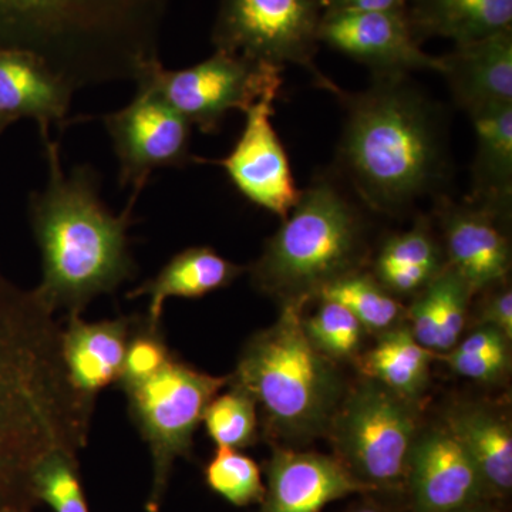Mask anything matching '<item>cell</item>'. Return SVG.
<instances>
[{"mask_svg":"<svg viewBox=\"0 0 512 512\" xmlns=\"http://www.w3.org/2000/svg\"><path fill=\"white\" fill-rule=\"evenodd\" d=\"M278 94L279 90L264 94L245 111L247 121L237 144L227 157L212 163L224 168L232 185L249 202L285 220L301 191L272 124Z\"/></svg>","mask_w":512,"mask_h":512,"instance_id":"7c38bea8","label":"cell"},{"mask_svg":"<svg viewBox=\"0 0 512 512\" xmlns=\"http://www.w3.org/2000/svg\"><path fill=\"white\" fill-rule=\"evenodd\" d=\"M136 318L84 322L80 315H69L62 332L64 365L73 386L90 399L119 382L123 373L128 339Z\"/></svg>","mask_w":512,"mask_h":512,"instance_id":"d6986e66","label":"cell"},{"mask_svg":"<svg viewBox=\"0 0 512 512\" xmlns=\"http://www.w3.org/2000/svg\"><path fill=\"white\" fill-rule=\"evenodd\" d=\"M394 266H421L434 272L446 268L441 261L439 245L424 222L384 242L377 256L376 269Z\"/></svg>","mask_w":512,"mask_h":512,"instance_id":"d6a6232c","label":"cell"},{"mask_svg":"<svg viewBox=\"0 0 512 512\" xmlns=\"http://www.w3.org/2000/svg\"><path fill=\"white\" fill-rule=\"evenodd\" d=\"M322 0H220L212 43L215 50L313 74L320 87L343 92L316 67Z\"/></svg>","mask_w":512,"mask_h":512,"instance_id":"ba28073f","label":"cell"},{"mask_svg":"<svg viewBox=\"0 0 512 512\" xmlns=\"http://www.w3.org/2000/svg\"><path fill=\"white\" fill-rule=\"evenodd\" d=\"M47 183L30 200V221L40 252L43 279L36 291L53 309L80 315L101 293H111L136 275L128 228L138 194L120 215L100 198V177L90 165L63 168L60 147L40 130Z\"/></svg>","mask_w":512,"mask_h":512,"instance_id":"7a4b0ae2","label":"cell"},{"mask_svg":"<svg viewBox=\"0 0 512 512\" xmlns=\"http://www.w3.org/2000/svg\"><path fill=\"white\" fill-rule=\"evenodd\" d=\"M500 212L507 211L480 201H440L448 266L463 278L471 293L500 284L510 272V244L495 221Z\"/></svg>","mask_w":512,"mask_h":512,"instance_id":"9a60e30c","label":"cell"},{"mask_svg":"<svg viewBox=\"0 0 512 512\" xmlns=\"http://www.w3.org/2000/svg\"><path fill=\"white\" fill-rule=\"evenodd\" d=\"M417 40L444 37L456 45L512 30V0H409Z\"/></svg>","mask_w":512,"mask_h":512,"instance_id":"44dd1931","label":"cell"},{"mask_svg":"<svg viewBox=\"0 0 512 512\" xmlns=\"http://www.w3.org/2000/svg\"><path fill=\"white\" fill-rule=\"evenodd\" d=\"M440 59V74L468 116L512 104V30L456 45Z\"/></svg>","mask_w":512,"mask_h":512,"instance_id":"e0dca14e","label":"cell"},{"mask_svg":"<svg viewBox=\"0 0 512 512\" xmlns=\"http://www.w3.org/2000/svg\"><path fill=\"white\" fill-rule=\"evenodd\" d=\"M173 356L165 345L160 326H153L147 318H136L128 339L123 373V384L137 383L156 375L158 370Z\"/></svg>","mask_w":512,"mask_h":512,"instance_id":"1f68e13d","label":"cell"},{"mask_svg":"<svg viewBox=\"0 0 512 512\" xmlns=\"http://www.w3.org/2000/svg\"><path fill=\"white\" fill-rule=\"evenodd\" d=\"M440 272L421 266H394V268L376 269L377 282L386 291L410 293L423 291Z\"/></svg>","mask_w":512,"mask_h":512,"instance_id":"836d02e7","label":"cell"},{"mask_svg":"<svg viewBox=\"0 0 512 512\" xmlns=\"http://www.w3.org/2000/svg\"><path fill=\"white\" fill-rule=\"evenodd\" d=\"M305 302L285 301L275 325L249 340L229 379L262 407L276 434L295 439L325 430L339 396L328 356L306 335L301 316Z\"/></svg>","mask_w":512,"mask_h":512,"instance_id":"5b68a950","label":"cell"},{"mask_svg":"<svg viewBox=\"0 0 512 512\" xmlns=\"http://www.w3.org/2000/svg\"><path fill=\"white\" fill-rule=\"evenodd\" d=\"M73 92L39 57L0 47V117L6 123L30 117L40 130H49L66 119Z\"/></svg>","mask_w":512,"mask_h":512,"instance_id":"ac0fdd59","label":"cell"},{"mask_svg":"<svg viewBox=\"0 0 512 512\" xmlns=\"http://www.w3.org/2000/svg\"><path fill=\"white\" fill-rule=\"evenodd\" d=\"M5 124H8V123H6V121L3 120L2 117H0V130H2V127L5 126Z\"/></svg>","mask_w":512,"mask_h":512,"instance_id":"f35d334b","label":"cell"},{"mask_svg":"<svg viewBox=\"0 0 512 512\" xmlns=\"http://www.w3.org/2000/svg\"><path fill=\"white\" fill-rule=\"evenodd\" d=\"M119 160L121 187L140 195L158 168L192 163L191 124L146 82L123 109L103 117Z\"/></svg>","mask_w":512,"mask_h":512,"instance_id":"8fae6325","label":"cell"},{"mask_svg":"<svg viewBox=\"0 0 512 512\" xmlns=\"http://www.w3.org/2000/svg\"><path fill=\"white\" fill-rule=\"evenodd\" d=\"M484 325L494 326L508 340L512 339V293L511 289L495 293L484 308Z\"/></svg>","mask_w":512,"mask_h":512,"instance_id":"e575fe53","label":"cell"},{"mask_svg":"<svg viewBox=\"0 0 512 512\" xmlns=\"http://www.w3.org/2000/svg\"><path fill=\"white\" fill-rule=\"evenodd\" d=\"M330 423L338 458L360 483L372 491L393 490L407 480L416 440L409 400L372 380L353 390Z\"/></svg>","mask_w":512,"mask_h":512,"instance_id":"52a82bcc","label":"cell"},{"mask_svg":"<svg viewBox=\"0 0 512 512\" xmlns=\"http://www.w3.org/2000/svg\"><path fill=\"white\" fill-rule=\"evenodd\" d=\"M407 483L414 512H456L485 495L473 458L448 429L431 430L414 440Z\"/></svg>","mask_w":512,"mask_h":512,"instance_id":"5bb4252c","label":"cell"},{"mask_svg":"<svg viewBox=\"0 0 512 512\" xmlns=\"http://www.w3.org/2000/svg\"><path fill=\"white\" fill-rule=\"evenodd\" d=\"M325 43L372 69L373 76L440 73V57L421 49L406 10L389 12H323L319 28Z\"/></svg>","mask_w":512,"mask_h":512,"instance_id":"4fadbf2b","label":"cell"},{"mask_svg":"<svg viewBox=\"0 0 512 512\" xmlns=\"http://www.w3.org/2000/svg\"><path fill=\"white\" fill-rule=\"evenodd\" d=\"M244 271V266L228 261L210 247L187 248L171 258L156 278L134 289L130 298H150L147 320L158 328L168 298H201L231 285Z\"/></svg>","mask_w":512,"mask_h":512,"instance_id":"ffe728a7","label":"cell"},{"mask_svg":"<svg viewBox=\"0 0 512 512\" xmlns=\"http://www.w3.org/2000/svg\"><path fill=\"white\" fill-rule=\"evenodd\" d=\"M73 458L70 454H53L33 476L35 497L46 501L55 512H89Z\"/></svg>","mask_w":512,"mask_h":512,"instance_id":"f546056e","label":"cell"},{"mask_svg":"<svg viewBox=\"0 0 512 512\" xmlns=\"http://www.w3.org/2000/svg\"><path fill=\"white\" fill-rule=\"evenodd\" d=\"M282 70L248 57L215 50L214 55L181 70L165 69L156 60L137 82H146L191 126L202 133L220 130L229 111H247L272 90H281Z\"/></svg>","mask_w":512,"mask_h":512,"instance_id":"30bf717a","label":"cell"},{"mask_svg":"<svg viewBox=\"0 0 512 512\" xmlns=\"http://www.w3.org/2000/svg\"><path fill=\"white\" fill-rule=\"evenodd\" d=\"M228 383V377L207 375L174 356L141 382L123 384L131 419L153 456L154 487L150 508L160 500L175 458L188 456L192 436L205 407Z\"/></svg>","mask_w":512,"mask_h":512,"instance_id":"9c48e42d","label":"cell"},{"mask_svg":"<svg viewBox=\"0 0 512 512\" xmlns=\"http://www.w3.org/2000/svg\"><path fill=\"white\" fill-rule=\"evenodd\" d=\"M407 5L409 0H322L323 12H389Z\"/></svg>","mask_w":512,"mask_h":512,"instance_id":"d590c367","label":"cell"},{"mask_svg":"<svg viewBox=\"0 0 512 512\" xmlns=\"http://www.w3.org/2000/svg\"><path fill=\"white\" fill-rule=\"evenodd\" d=\"M477 134L474 200L510 210L512 197V104L471 114Z\"/></svg>","mask_w":512,"mask_h":512,"instance_id":"603a6c76","label":"cell"},{"mask_svg":"<svg viewBox=\"0 0 512 512\" xmlns=\"http://www.w3.org/2000/svg\"><path fill=\"white\" fill-rule=\"evenodd\" d=\"M339 164L369 207L397 211L439 184L444 146L439 114L407 76H375L346 94Z\"/></svg>","mask_w":512,"mask_h":512,"instance_id":"277c9868","label":"cell"},{"mask_svg":"<svg viewBox=\"0 0 512 512\" xmlns=\"http://www.w3.org/2000/svg\"><path fill=\"white\" fill-rule=\"evenodd\" d=\"M447 429L461 441L476 464L485 495L505 497L512 488L510 424L484 409H461L448 417Z\"/></svg>","mask_w":512,"mask_h":512,"instance_id":"7402d4cb","label":"cell"},{"mask_svg":"<svg viewBox=\"0 0 512 512\" xmlns=\"http://www.w3.org/2000/svg\"><path fill=\"white\" fill-rule=\"evenodd\" d=\"M55 315L36 289L0 272V512L35 497L37 467L74 456L89 436L94 399L70 380Z\"/></svg>","mask_w":512,"mask_h":512,"instance_id":"6da1fadb","label":"cell"},{"mask_svg":"<svg viewBox=\"0 0 512 512\" xmlns=\"http://www.w3.org/2000/svg\"><path fill=\"white\" fill-rule=\"evenodd\" d=\"M430 286L439 308V352H447L460 339L466 323L468 299L473 293L463 278L448 265L430 282Z\"/></svg>","mask_w":512,"mask_h":512,"instance_id":"4dcf8cb0","label":"cell"},{"mask_svg":"<svg viewBox=\"0 0 512 512\" xmlns=\"http://www.w3.org/2000/svg\"><path fill=\"white\" fill-rule=\"evenodd\" d=\"M456 512H498L494 510H490V508L477 507L476 504L470 505V507L463 508V510H458Z\"/></svg>","mask_w":512,"mask_h":512,"instance_id":"8d00e7d4","label":"cell"},{"mask_svg":"<svg viewBox=\"0 0 512 512\" xmlns=\"http://www.w3.org/2000/svg\"><path fill=\"white\" fill-rule=\"evenodd\" d=\"M322 301L339 303L370 330H389L402 313L400 303L370 276H340L318 292Z\"/></svg>","mask_w":512,"mask_h":512,"instance_id":"d4e9b609","label":"cell"},{"mask_svg":"<svg viewBox=\"0 0 512 512\" xmlns=\"http://www.w3.org/2000/svg\"><path fill=\"white\" fill-rule=\"evenodd\" d=\"M205 478L211 490L238 507L264 500L265 487L258 464L235 448L218 447L205 468Z\"/></svg>","mask_w":512,"mask_h":512,"instance_id":"83f0119b","label":"cell"},{"mask_svg":"<svg viewBox=\"0 0 512 512\" xmlns=\"http://www.w3.org/2000/svg\"><path fill=\"white\" fill-rule=\"evenodd\" d=\"M266 244L251 269L264 292L311 298L340 276L352 274L362 254V220L329 177L316 178Z\"/></svg>","mask_w":512,"mask_h":512,"instance_id":"8992f818","label":"cell"},{"mask_svg":"<svg viewBox=\"0 0 512 512\" xmlns=\"http://www.w3.org/2000/svg\"><path fill=\"white\" fill-rule=\"evenodd\" d=\"M303 326L315 348L335 359L355 355L365 330L348 309L330 301H323L316 315L303 322Z\"/></svg>","mask_w":512,"mask_h":512,"instance_id":"f1b7e54d","label":"cell"},{"mask_svg":"<svg viewBox=\"0 0 512 512\" xmlns=\"http://www.w3.org/2000/svg\"><path fill=\"white\" fill-rule=\"evenodd\" d=\"M433 350L421 346L410 329L384 330L375 348L360 360V369L404 400H414L426 389Z\"/></svg>","mask_w":512,"mask_h":512,"instance_id":"cb8c5ba5","label":"cell"},{"mask_svg":"<svg viewBox=\"0 0 512 512\" xmlns=\"http://www.w3.org/2000/svg\"><path fill=\"white\" fill-rule=\"evenodd\" d=\"M508 343L510 340L500 330L483 325L457 343L446 360L460 376L483 383L497 382L510 367Z\"/></svg>","mask_w":512,"mask_h":512,"instance_id":"484cf974","label":"cell"},{"mask_svg":"<svg viewBox=\"0 0 512 512\" xmlns=\"http://www.w3.org/2000/svg\"><path fill=\"white\" fill-rule=\"evenodd\" d=\"M261 512H320L332 501L372 491L339 458L275 448Z\"/></svg>","mask_w":512,"mask_h":512,"instance_id":"2e32d148","label":"cell"},{"mask_svg":"<svg viewBox=\"0 0 512 512\" xmlns=\"http://www.w3.org/2000/svg\"><path fill=\"white\" fill-rule=\"evenodd\" d=\"M353 512H383V511L376 510V508H360V510H356Z\"/></svg>","mask_w":512,"mask_h":512,"instance_id":"74e56055","label":"cell"},{"mask_svg":"<svg viewBox=\"0 0 512 512\" xmlns=\"http://www.w3.org/2000/svg\"><path fill=\"white\" fill-rule=\"evenodd\" d=\"M205 429L217 447L245 448L256 439V403L237 387L214 397L205 407Z\"/></svg>","mask_w":512,"mask_h":512,"instance_id":"4316f807","label":"cell"},{"mask_svg":"<svg viewBox=\"0 0 512 512\" xmlns=\"http://www.w3.org/2000/svg\"><path fill=\"white\" fill-rule=\"evenodd\" d=\"M171 0H0V47L43 60L74 90L156 62Z\"/></svg>","mask_w":512,"mask_h":512,"instance_id":"3957f363","label":"cell"}]
</instances>
